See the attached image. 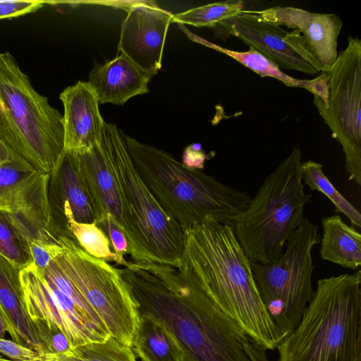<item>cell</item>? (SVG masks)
<instances>
[{"instance_id":"603a6c76","label":"cell","mask_w":361,"mask_h":361,"mask_svg":"<svg viewBox=\"0 0 361 361\" xmlns=\"http://www.w3.org/2000/svg\"><path fill=\"white\" fill-rule=\"evenodd\" d=\"M0 255L22 269L33 264L29 241L18 215L0 208Z\"/></svg>"},{"instance_id":"4dcf8cb0","label":"cell","mask_w":361,"mask_h":361,"mask_svg":"<svg viewBox=\"0 0 361 361\" xmlns=\"http://www.w3.org/2000/svg\"><path fill=\"white\" fill-rule=\"evenodd\" d=\"M45 4L42 1H0V19L15 18L34 12Z\"/></svg>"},{"instance_id":"2e32d148","label":"cell","mask_w":361,"mask_h":361,"mask_svg":"<svg viewBox=\"0 0 361 361\" xmlns=\"http://www.w3.org/2000/svg\"><path fill=\"white\" fill-rule=\"evenodd\" d=\"M48 176L13 152L0 166V208L10 212H48Z\"/></svg>"},{"instance_id":"cb8c5ba5","label":"cell","mask_w":361,"mask_h":361,"mask_svg":"<svg viewBox=\"0 0 361 361\" xmlns=\"http://www.w3.org/2000/svg\"><path fill=\"white\" fill-rule=\"evenodd\" d=\"M302 183L312 191L324 195L334 204L336 212L343 214L355 227H361L360 212L334 187L323 171V166L314 161L307 160L300 166Z\"/></svg>"},{"instance_id":"3957f363","label":"cell","mask_w":361,"mask_h":361,"mask_svg":"<svg viewBox=\"0 0 361 361\" xmlns=\"http://www.w3.org/2000/svg\"><path fill=\"white\" fill-rule=\"evenodd\" d=\"M277 361H361V270L321 279Z\"/></svg>"},{"instance_id":"7a4b0ae2","label":"cell","mask_w":361,"mask_h":361,"mask_svg":"<svg viewBox=\"0 0 361 361\" xmlns=\"http://www.w3.org/2000/svg\"><path fill=\"white\" fill-rule=\"evenodd\" d=\"M121 134L142 179L163 210L183 231L207 218L231 226L252 197L199 170L190 169L170 154Z\"/></svg>"},{"instance_id":"52a82bcc","label":"cell","mask_w":361,"mask_h":361,"mask_svg":"<svg viewBox=\"0 0 361 361\" xmlns=\"http://www.w3.org/2000/svg\"><path fill=\"white\" fill-rule=\"evenodd\" d=\"M319 242L318 226L304 217L273 263L250 262L261 298L286 336L298 326L313 296L312 250Z\"/></svg>"},{"instance_id":"83f0119b","label":"cell","mask_w":361,"mask_h":361,"mask_svg":"<svg viewBox=\"0 0 361 361\" xmlns=\"http://www.w3.org/2000/svg\"><path fill=\"white\" fill-rule=\"evenodd\" d=\"M32 323L45 354H63L72 349L68 338L60 329L41 321L35 320Z\"/></svg>"},{"instance_id":"277c9868","label":"cell","mask_w":361,"mask_h":361,"mask_svg":"<svg viewBox=\"0 0 361 361\" xmlns=\"http://www.w3.org/2000/svg\"><path fill=\"white\" fill-rule=\"evenodd\" d=\"M100 146L119 195L128 254L134 262L178 268L184 248V231L163 210L144 183L116 126L105 123Z\"/></svg>"},{"instance_id":"5b68a950","label":"cell","mask_w":361,"mask_h":361,"mask_svg":"<svg viewBox=\"0 0 361 361\" xmlns=\"http://www.w3.org/2000/svg\"><path fill=\"white\" fill-rule=\"evenodd\" d=\"M301 164V149L296 145L234 218L231 226L250 262L273 263L302 221L312 195L305 192Z\"/></svg>"},{"instance_id":"7402d4cb","label":"cell","mask_w":361,"mask_h":361,"mask_svg":"<svg viewBox=\"0 0 361 361\" xmlns=\"http://www.w3.org/2000/svg\"><path fill=\"white\" fill-rule=\"evenodd\" d=\"M200 43L221 52L252 70L261 77H271L291 87L303 88L319 98L325 106L328 105L329 86L326 73L312 80H301L285 73L267 57L250 47L247 51H238L221 47L205 39L196 37Z\"/></svg>"},{"instance_id":"7c38bea8","label":"cell","mask_w":361,"mask_h":361,"mask_svg":"<svg viewBox=\"0 0 361 361\" xmlns=\"http://www.w3.org/2000/svg\"><path fill=\"white\" fill-rule=\"evenodd\" d=\"M47 204L49 231L56 238L66 236L73 240L67 228L70 216L80 223L95 221L77 152L64 149L56 166L49 173Z\"/></svg>"},{"instance_id":"ac0fdd59","label":"cell","mask_w":361,"mask_h":361,"mask_svg":"<svg viewBox=\"0 0 361 361\" xmlns=\"http://www.w3.org/2000/svg\"><path fill=\"white\" fill-rule=\"evenodd\" d=\"M20 269L0 255V308L7 332L15 342L42 355V345L32 321L27 313L20 278Z\"/></svg>"},{"instance_id":"74e56055","label":"cell","mask_w":361,"mask_h":361,"mask_svg":"<svg viewBox=\"0 0 361 361\" xmlns=\"http://www.w3.org/2000/svg\"><path fill=\"white\" fill-rule=\"evenodd\" d=\"M1 53H0V56H1Z\"/></svg>"},{"instance_id":"8fae6325","label":"cell","mask_w":361,"mask_h":361,"mask_svg":"<svg viewBox=\"0 0 361 361\" xmlns=\"http://www.w3.org/2000/svg\"><path fill=\"white\" fill-rule=\"evenodd\" d=\"M252 11L275 25L293 29L286 35L287 42L318 72L326 73L334 63L343 26L338 15L280 6Z\"/></svg>"},{"instance_id":"e0dca14e","label":"cell","mask_w":361,"mask_h":361,"mask_svg":"<svg viewBox=\"0 0 361 361\" xmlns=\"http://www.w3.org/2000/svg\"><path fill=\"white\" fill-rule=\"evenodd\" d=\"M154 75L120 54L104 63H95L87 82L99 104L123 105L133 97L147 93L149 82Z\"/></svg>"},{"instance_id":"9c48e42d","label":"cell","mask_w":361,"mask_h":361,"mask_svg":"<svg viewBox=\"0 0 361 361\" xmlns=\"http://www.w3.org/2000/svg\"><path fill=\"white\" fill-rule=\"evenodd\" d=\"M328 78V105L314 97V104L332 137L341 145L350 180L361 185V41L348 36Z\"/></svg>"},{"instance_id":"e575fe53","label":"cell","mask_w":361,"mask_h":361,"mask_svg":"<svg viewBox=\"0 0 361 361\" xmlns=\"http://www.w3.org/2000/svg\"><path fill=\"white\" fill-rule=\"evenodd\" d=\"M6 332H7V327L1 314H0V338H4Z\"/></svg>"},{"instance_id":"d4e9b609","label":"cell","mask_w":361,"mask_h":361,"mask_svg":"<svg viewBox=\"0 0 361 361\" xmlns=\"http://www.w3.org/2000/svg\"><path fill=\"white\" fill-rule=\"evenodd\" d=\"M44 361H137L130 347L110 337L104 342L90 343L63 354L47 353Z\"/></svg>"},{"instance_id":"4316f807","label":"cell","mask_w":361,"mask_h":361,"mask_svg":"<svg viewBox=\"0 0 361 361\" xmlns=\"http://www.w3.org/2000/svg\"><path fill=\"white\" fill-rule=\"evenodd\" d=\"M67 228L73 240L90 255L107 262L121 264L117 255L110 248L109 238L94 222L80 223L70 216Z\"/></svg>"},{"instance_id":"d6986e66","label":"cell","mask_w":361,"mask_h":361,"mask_svg":"<svg viewBox=\"0 0 361 361\" xmlns=\"http://www.w3.org/2000/svg\"><path fill=\"white\" fill-rule=\"evenodd\" d=\"M81 171L95 215V224L109 214L123 231V211L114 179L106 164L100 144L78 152Z\"/></svg>"},{"instance_id":"f546056e","label":"cell","mask_w":361,"mask_h":361,"mask_svg":"<svg viewBox=\"0 0 361 361\" xmlns=\"http://www.w3.org/2000/svg\"><path fill=\"white\" fill-rule=\"evenodd\" d=\"M0 353L13 361H42L43 355L13 340L0 338Z\"/></svg>"},{"instance_id":"5bb4252c","label":"cell","mask_w":361,"mask_h":361,"mask_svg":"<svg viewBox=\"0 0 361 361\" xmlns=\"http://www.w3.org/2000/svg\"><path fill=\"white\" fill-rule=\"evenodd\" d=\"M215 37L225 39L233 35L259 51L280 69L296 71L311 75L319 72L304 59L286 41L287 30L267 22L252 11L221 21L212 27Z\"/></svg>"},{"instance_id":"d590c367","label":"cell","mask_w":361,"mask_h":361,"mask_svg":"<svg viewBox=\"0 0 361 361\" xmlns=\"http://www.w3.org/2000/svg\"><path fill=\"white\" fill-rule=\"evenodd\" d=\"M0 361H13V360H11L9 359H6L0 355ZM42 361H44V360H42Z\"/></svg>"},{"instance_id":"484cf974","label":"cell","mask_w":361,"mask_h":361,"mask_svg":"<svg viewBox=\"0 0 361 361\" xmlns=\"http://www.w3.org/2000/svg\"><path fill=\"white\" fill-rule=\"evenodd\" d=\"M244 7L245 2L240 0L210 3L173 14L172 22L212 28L221 21L238 14Z\"/></svg>"},{"instance_id":"8992f818","label":"cell","mask_w":361,"mask_h":361,"mask_svg":"<svg viewBox=\"0 0 361 361\" xmlns=\"http://www.w3.org/2000/svg\"><path fill=\"white\" fill-rule=\"evenodd\" d=\"M0 138L44 173L64 150L62 115L35 91L8 52L0 56Z\"/></svg>"},{"instance_id":"6da1fadb","label":"cell","mask_w":361,"mask_h":361,"mask_svg":"<svg viewBox=\"0 0 361 361\" xmlns=\"http://www.w3.org/2000/svg\"><path fill=\"white\" fill-rule=\"evenodd\" d=\"M184 235L179 273L197 285L250 339L266 350L276 349L286 336L261 298L250 261L232 226L207 218Z\"/></svg>"},{"instance_id":"44dd1931","label":"cell","mask_w":361,"mask_h":361,"mask_svg":"<svg viewBox=\"0 0 361 361\" xmlns=\"http://www.w3.org/2000/svg\"><path fill=\"white\" fill-rule=\"evenodd\" d=\"M321 258L343 268L357 269L361 265V234L345 223L340 215L322 219Z\"/></svg>"},{"instance_id":"ba28073f","label":"cell","mask_w":361,"mask_h":361,"mask_svg":"<svg viewBox=\"0 0 361 361\" xmlns=\"http://www.w3.org/2000/svg\"><path fill=\"white\" fill-rule=\"evenodd\" d=\"M53 260L97 314L110 336L130 347L139 323V307L118 269L92 257L66 236Z\"/></svg>"},{"instance_id":"1f68e13d","label":"cell","mask_w":361,"mask_h":361,"mask_svg":"<svg viewBox=\"0 0 361 361\" xmlns=\"http://www.w3.org/2000/svg\"><path fill=\"white\" fill-rule=\"evenodd\" d=\"M207 155L202 150L200 144L188 146L183 154L182 164L190 169L199 170L204 168Z\"/></svg>"},{"instance_id":"8d00e7d4","label":"cell","mask_w":361,"mask_h":361,"mask_svg":"<svg viewBox=\"0 0 361 361\" xmlns=\"http://www.w3.org/2000/svg\"><path fill=\"white\" fill-rule=\"evenodd\" d=\"M0 314H1V316H2V312H1V308H0ZM2 317H3V316H2ZM3 319H4V318H3Z\"/></svg>"},{"instance_id":"9a60e30c","label":"cell","mask_w":361,"mask_h":361,"mask_svg":"<svg viewBox=\"0 0 361 361\" xmlns=\"http://www.w3.org/2000/svg\"><path fill=\"white\" fill-rule=\"evenodd\" d=\"M63 105L64 149L82 152L101 143L105 121L97 96L87 82L78 81L60 94Z\"/></svg>"},{"instance_id":"30bf717a","label":"cell","mask_w":361,"mask_h":361,"mask_svg":"<svg viewBox=\"0 0 361 361\" xmlns=\"http://www.w3.org/2000/svg\"><path fill=\"white\" fill-rule=\"evenodd\" d=\"M23 300L32 321L60 329L71 348L111 336L99 317L58 288L32 264L20 271Z\"/></svg>"},{"instance_id":"d6a6232c","label":"cell","mask_w":361,"mask_h":361,"mask_svg":"<svg viewBox=\"0 0 361 361\" xmlns=\"http://www.w3.org/2000/svg\"><path fill=\"white\" fill-rule=\"evenodd\" d=\"M245 347L251 361H270L267 354V350L250 338Z\"/></svg>"},{"instance_id":"ffe728a7","label":"cell","mask_w":361,"mask_h":361,"mask_svg":"<svg viewBox=\"0 0 361 361\" xmlns=\"http://www.w3.org/2000/svg\"><path fill=\"white\" fill-rule=\"evenodd\" d=\"M143 313L130 345L136 360L183 361V349L171 330L152 313Z\"/></svg>"},{"instance_id":"4fadbf2b","label":"cell","mask_w":361,"mask_h":361,"mask_svg":"<svg viewBox=\"0 0 361 361\" xmlns=\"http://www.w3.org/2000/svg\"><path fill=\"white\" fill-rule=\"evenodd\" d=\"M173 14L154 1H139L127 11L118 50L142 70L156 75L161 68L167 31Z\"/></svg>"},{"instance_id":"f1b7e54d","label":"cell","mask_w":361,"mask_h":361,"mask_svg":"<svg viewBox=\"0 0 361 361\" xmlns=\"http://www.w3.org/2000/svg\"><path fill=\"white\" fill-rule=\"evenodd\" d=\"M96 224L109 238L113 252L118 257L120 265L123 267L128 262L124 258V255L128 253V242L125 234L109 214H106L101 221Z\"/></svg>"},{"instance_id":"836d02e7","label":"cell","mask_w":361,"mask_h":361,"mask_svg":"<svg viewBox=\"0 0 361 361\" xmlns=\"http://www.w3.org/2000/svg\"><path fill=\"white\" fill-rule=\"evenodd\" d=\"M13 152L0 138V166L7 161Z\"/></svg>"}]
</instances>
